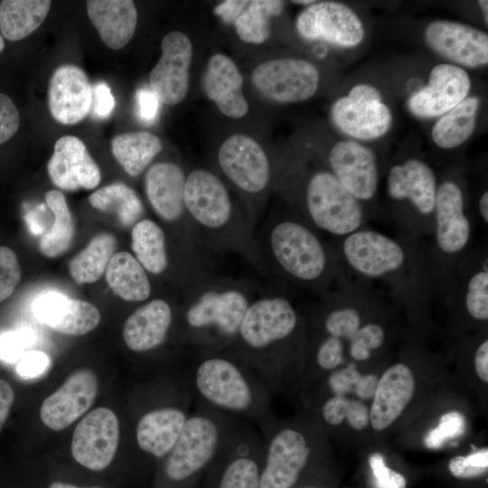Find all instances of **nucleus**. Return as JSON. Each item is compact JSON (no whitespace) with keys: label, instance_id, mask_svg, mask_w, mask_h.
Listing matches in <instances>:
<instances>
[{"label":"nucleus","instance_id":"f257e3e1","mask_svg":"<svg viewBox=\"0 0 488 488\" xmlns=\"http://www.w3.org/2000/svg\"><path fill=\"white\" fill-rule=\"evenodd\" d=\"M331 244L350 277L384 286L411 312L427 310L431 261L423 239L400 232L389 236L366 226Z\"/></svg>","mask_w":488,"mask_h":488},{"label":"nucleus","instance_id":"f03ea898","mask_svg":"<svg viewBox=\"0 0 488 488\" xmlns=\"http://www.w3.org/2000/svg\"><path fill=\"white\" fill-rule=\"evenodd\" d=\"M253 265L283 284L319 296L350 277L331 242L292 209L270 213L256 229Z\"/></svg>","mask_w":488,"mask_h":488},{"label":"nucleus","instance_id":"7ed1b4c3","mask_svg":"<svg viewBox=\"0 0 488 488\" xmlns=\"http://www.w3.org/2000/svg\"><path fill=\"white\" fill-rule=\"evenodd\" d=\"M184 204L196 243L210 255L238 253L253 263L257 227L234 204L228 187L212 171L186 175Z\"/></svg>","mask_w":488,"mask_h":488},{"label":"nucleus","instance_id":"20e7f679","mask_svg":"<svg viewBox=\"0 0 488 488\" xmlns=\"http://www.w3.org/2000/svg\"><path fill=\"white\" fill-rule=\"evenodd\" d=\"M256 291L249 280L216 272L186 288L182 316L192 341L211 347L234 343Z\"/></svg>","mask_w":488,"mask_h":488},{"label":"nucleus","instance_id":"39448f33","mask_svg":"<svg viewBox=\"0 0 488 488\" xmlns=\"http://www.w3.org/2000/svg\"><path fill=\"white\" fill-rule=\"evenodd\" d=\"M305 178L291 209L316 232L339 239L367 226L370 216L364 206L328 169Z\"/></svg>","mask_w":488,"mask_h":488},{"label":"nucleus","instance_id":"423d86ee","mask_svg":"<svg viewBox=\"0 0 488 488\" xmlns=\"http://www.w3.org/2000/svg\"><path fill=\"white\" fill-rule=\"evenodd\" d=\"M437 184L434 169L418 157L406 158L389 168L388 209L398 232L419 239L431 237Z\"/></svg>","mask_w":488,"mask_h":488},{"label":"nucleus","instance_id":"0eeeda50","mask_svg":"<svg viewBox=\"0 0 488 488\" xmlns=\"http://www.w3.org/2000/svg\"><path fill=\"white\" fill-rule=\"evenodd\" d=\"M460 308L477 323L488 320L487 245L472 247L448 262L431 263L428 305Z\"/></svg>","mask_w":488,"mask_h":488},{"label":"nucleus","instance_id":"6e6552de","mask_svg":"<svg viewBox=\"0 0 488 488\" xmlns=\"http://www.w3.org/2000/svg\"><path fill=\"white\" fill-rule=\"evenodd\" d=\"M299 324L300 315L287 294H260L247 309L234 343L249 353L265 354L294 337Z\"/></svg>","mask_w":488,"mask_h":488},{"label":"nucleus","instance_id":"1a4fd4ad","mask_svg":"<svg viewBox=\"0 0 488 488\" xmlns=\"http://www.w3.org/2000/svg\"><path fill=\"white\" fill-rule=\"evenodd\" d=\"M474 221L463 185L454 178L437 184L433 212L430 261L440 264L455 259L473 246Z\"/></svg>","mask_w":488,"mask_h":488},{"label":"nucleus","instance_id":"9d476101","mask_svg":"<svg viewBox=\"0 0 488 488\" xmlns=\"http://www.w3.org/2000/svg\"><path fill=\"white\" fill-rule=\"evenodd\" d=\"M217 163L221 174L240 193L249 197L247 211L257 227L255 202L264 194L271 181L267 154L252 137L244 134L229 136L220 146Z\"/></svg>","mask_w":488,"mask_h":488},{"label":"nucleus","instance_id":"9b49d317","mask_svg":"<svg viewBox=\"0 0 488 488\" xmlns=\"http://www.w3.org/2000/svg\"><path fill=\"white\" fill-rule=\"evenodd\" d=\"M331 118L343 133L363 140L382 136L392 124L391 111L380 91L367 83L355 85L347 96L338 99L331 108Z\"/></svg>","mask_w":488,"mask_h":488},{"label":"nucleus","instance_id":"f8f14e48","mask_svg":"<svg viewBox=\"0 0 488 488\" xmlns=\"http://www.w3.org/2000/svg\"><path fill=\"white\" fill-rule=\"evenodd\" d=\"M185 180L184 171L179 164L159 162L146 171L145 191L154 211L164 222L174 226L178 239L199 248L185 209Z\"/></svg>","mask_w":488,"mask_h":488},{"label":"nucleus","instance_id":"ddd939ff","mask_svg":"<svg viewBox=\"0 0 488 488\" xmlns=\"http://www.w3.org/2000/svg\"><path fill=\"white\" fill-rule=\"evenodd\" d=\"M251 80L266 99L296 103L315 94L320 74L317 67L306 60L280 58L260 63L252 72Z\"/></svg>","mask_w":488,"mask_h":488},{"label":"nucleus","instance_id":"4468645a","mask_svg":"<svg viewBox=\"0 0 488 488\" xmlns=\"http://www.w3.org/2000/svg\"><path fill=\"white\" fill-rule=\"evenodd\" d=\"M296 27L306 40H321L343 48H353L364 38V27L357 14L334 1H314L298 14Z\"/></svg>","mask_w":488,"mask_h":488},{"label":"nucleus","instance_id":"2eb2a0df","mask_svg":"<svg viewBox=\"0 0 488 488\" xmlns=\"http://www.w3.org/2000/svg\"><path fill=\"white\" fill-rule=\"evenodd\" d=\"M328 170L366 209L375 200L379 186V166L375 154L352 139L335 143L330 149Z\"/></svg>","mask_w":488,"mask_h":488},{"label":"nucleus","instance_id":"dca6fc26","mask_svg":"<svg viewBox=\"0 0 488 488\" xmlns=\"http://www.w3.org/2000/svg\"><path fill=\"white\" fill-rule=\"evenodd\" d=\"M119 422L110 408L88 413L76 426L70 445L74 460L91 471H102L114 459L119 443Z\"/></svg>","mask_w":488,"mask_h":488},{"label":"nucleus","instance_id":"f3484780","mask_svg":"<svg viewBox=\"0 0 488 488\" xmlns=\"http://www.w3.org/2000/svg\"><path fill=\"white\" fill-rule=\"evenodd\" d=\"M195 384L200 394L219 408L245 411L252 405V389L230 359L217 355L203 359L196 369Z\"/></svg>","mask_w":488,"mask_h":488},{"label":"nucleus","instance_id":"a211bd4d","mask_svg":"<svg viewBox=\"0 0 488 488\" xmlns=\"http://www.w3.org/2000/svg\"><path fill=\"white\" fill-rule=\"evenodd\" d=\"M161 50V57L149 74L150 89L160 102L177 105L188 93L192 45L186 34L173 31L163 38Z\"/></svg>","mask_w":488,"mask_h":488},{"label":"nucleus","instance_id":"6ab92c4d","mask_svg":"<svg viewBox=\"0 0 488 488\" xmlns=\"http://www.w3.org/2000/svg\"><path fill=\"white\" fill-rule=\"evenodd\" d=\"M218 443L219 429L213 420L201 415L187 418L166 460L168 478L182 481L201 470L214 455Z\"/></svg>","mask_w":488,"mask_h":488},{"label":"nucleus","instance_id":"aec40b11","mask_svg":"<svg viewBox=\"0 0 488 488\" xmlns=\"http://www.w3.org/2000/svg\"><path fill=\"white\" fill-rule=\"evenodd\" d=\"M427 44L459 67L477 68L488 63V34L472 25L436 20L425 29Z\"/></svg>","mask_w":488,"mask_h":488},{"label":"nucleus","instance_id":"412c9836","mask_svg":"<svg viewBox=\"0 0 488 488\" xmlns=\"http://www.w3.org/2000/svg\"><path fill=\"white\" fill-rule=\"evenodd\" d=\"M470 89L471 80L464 68L440 63L432 68L428 83L408 98L407 106L418 117H439L466 99Z\"/></svg>","mask_w":488,"mask_h":488},{"label":"nucleus","instance_id":"4be33fe9","mask_svg":"<svg viewBox=\"0 0 488 488\" xmlns=\"http://www.w3.org/2000/svg\"><path fill=\"white\" fill-rule=\"evenodd\" d=\"M98 392L99 379L96 373L89 369L77 370L43 400L40 418L50 429L61 431L91 407Z\"/></svg>","mask_w":488,"mask_h":488},{"label":"nucleus","instance_id":"5701e85b","mask_svg":"<svg viewBox=\"0 0 488 488\" xmlns=\"http://www.w3.org/2000/svg\"><path fill=\"white\" fill-rule=\"evenodd\" d=\"M47 171L52 182L64 191L91 190L101 179L85 144L73 136H63L56 141Z\"/></svg>","mask_w":488,"mask_h":488},{"label":"nucleus","instance_id":"b1692460","mask_svg":"<svg viewBox=\"0 0 488 488\" xmlns=\"http://www.w3.org/2000/svg\"><path fill=\"white\" fill-rule=\"evenodd\" d=\"M91 102L92 89L82 69L65 64L53 71L48 86V107L56 121L64 125L81 121Z\"/></svg>","mask_w":488,"mask_h":488},{"label":"nucleus","instance_id":"393cba45","mask_svg":"<svg viewBox=\"0 0 488 488\" xmlns=\"http://www.w3.org/2000/svg\"><path fill=\"white\" fill-rule=\"evenodd\" d=\"M310 453L304 436L284 428L271 439L266 465L259 475V488H290L296 482Z\"/></svg>","mask_w":488,"mask_h":488},{"label":"nucleus","instance_id":"a878e982","mask_svg":"<svg viewBox=\"0 0 488 488\" xmlns=\"http://www.w3.org/2000/svg\"><path fill=\"white\" fill-rule=\"evenodd\" d=\"M33 312L40 322L66 335L86 334L100 321L99 311L92 304L56 292L40 296L33 305Z\"/></svg>","mask_w":488,"mask_h":488},{"label":"nucleus","instance_id":"bb28decb","mask_svg":"<svg viewBox=\"0 0 488 488\" xmlns=\"http://www.w3.org/2000/svg\"><path fill=\"white\" fill-rule=\"evenodd\" d=\"M243 77L235 62L228 56L216 53L205 67L202 87L207 96L226 117L241 118L249 110L242 91Z\"/></svg>","mask_w":488,"mask_h":488},{"label":"nucleus","instance_id":"cd10ccee","mask_svg":"<svg viewBox=\"0 0 488 488\" xmlns=\"http://www.w3.org/2000/svg\"><path fill=\"white\" fill-rule=\"evenodd\" d=\"M174 321V309L164 298H154L137 307L125 321L123 340L136 352H145L161 346L166 340Z\"/></svg>","mask_w":488,"mask_h":488},{"label":"nucleus","instance_id":"c85d7f7f","mask_svg":"<svg viewBox=\"0 0 488 488\" xmlns=\"http://www.w3.org/2000/svg\"><path fill=\"white\" fill-rule=\"evenodd\" d=\"M415 389V380L410 368L396 363L385 371L373 395L370 420L376 430L389 427L410 401Z\"/></svg>","mask_w":488,"mask_h":488},{"label":"nucleus","instance_id":"c756f323","mask_svg":"<svg viewBox=\"0 0 488 488\" xmlns=\"http://www.w3.org/2000/svg\"><path fill=\"white\" fill-rule=\"evenodd\" d=\"M87 12L108 48L122 49L134 36L137 11L133 1L89 0L87 1Z\"/></svg>","mask_w":488,"mask_h":488},{"label":"nucleus","instance_id":"7c9ffc66","mask_svg":"<svg viewBox=\"0 0 488 488\" xmlns=\"http://www.w3.org/2000/svg\"><path fill=\"white\" fill-rule=\"evenodd\" d=\"M186 419L185 413L176 408H162L145 413L136 426L139 447L156 457L169 454Z\"/></svg>","mask_w":488,"mask_h":488},{"label":"nucleus","instance_id":"2f4dec72","mask_svg":"<svg viewBox=\"0 0 488 488\" xmlns=\"http://www.w3.org/2000/svg\"><path fill=\"white\" fill-rule=\"evenodd\" d=\"M106 280L114 294L125 301L143 302L151 296L147 272L127 251L114 254L106 268Z\"/></svg>","mask_w":488,"mask_h":488},{"label":"nucleus","instance_id":"473e14b6","mask_svg":"<svg viewBox=\"0 0 488 488\" xmlns=\"http://www.w3.org/2000/svg\"><path fill=\"white\" fill-rule=\"evenodd\" d=\"M131 249L147 273L161 276L168 272L167 235L155 221L141 219L131 228Z\"/></svg>","mask_w":488,"mask_h":488},{"label":"nucleus","instance_id":"72a5a7b5","mask_svg":"<svg viewBox=\"0 0 488 488\" xmlns=\"http://www.w3.org/2000/svg\"><path fill=\"white\" fill-rule=\"evenodd\" d=\"M479 107L478 97H467L440 116L431 130L433 142L443 149H453L463 145L475 128Z\"/></svg>","mask_w":488,"mask_h":488},{"label":"nucleus","instance_id":"f704fd0d","mask_svg":"<svg viewBox=\"0 0 488 488\" xmlns=\"http://www.w3.org/2000/svg\"><path fill=\"white\" fill-rule=\"evenodd\" d=\"M162 149L161 139L145 131L123 133L111 141L113 155L132 177L141 174Z\"/></svg>","mask_w":488,"mask_h":488},{"label":"nucleus","instance_id":"c9c22d12","mask_svg":"<svg viewBox=\"0 0 488 488\" xmlns=\"http://www.w3.org/2000/svg\"><path fill=\"white\" fill-rule=\"evenodd\" d=\"M49 0H3L0 2V31L10 41H20L33 33L46 18Z\"/></svg>","mask_w":488,"mask_h":488},{"label":"nucleus","instance_id":"e433bc0d","mask_svg":"<svg viewBox=\"0 0 488 488\" xmlns=\"http://www.w3.org/2000/svg\"><path fill=\"white\" fill-rule=\"evenodd\" d=\"M89 202L95 209L115 215L124 228H132L145 211L137 193L123 183H114L98 189L90 194Z\"/></svg>","mask_w":488,"mask_h":488},{"label":"nucleus","instance_id":"4c0bfd02","mask_svg":"<svg viewBox=\"0 0 488 488\" xmlns=\"http://www.w3.org/2000/svg\"><path fill=\"white\" fill-rule=\"evenodd\" d=\"M116 247L117 240L111 233L102 232L93 237L87 247L69 263L73 280L83 285L99 279L114 256Z\"/></svg>","mask_w":488,"mask_h":488},{"label":"nucleus","instance_id":"58836bf2","mask_svg":"<svg viewBox=\"0 0 488 488\" xmlns=\"http://www.w3.org/2000/svg\"><path fill=\"white\" fill-rule=\"evenodd\" d=\"M45 201L54 216L51 229L39 241L41 252L48 258L63 254L74 239V222L64 195L56 190L45 193Z\"/></svg>","mask_w":488,"mask_h":488},{"label":"nucleus","instance_id":"ea45409f","mask_svg":"<svg viewBox=\"0 0 488 488\" xmlns=\"http://www.w3.org/2000/svg\"><path fill=\"white\" fill-rule=\"evenodd\" d=\"M285 6L278 0H253L234 22L239 38L248 43L260 44L270 35V17L282 13Z\"/></svg>","mask_w":488,"mask_h":488},{"label":"nucleus","instance_id":"a19ab883","mask_svg":"<svg viewBox=\"0 0 488 488\" xmlns=\"http://www.w3.org/2000/svg\"><path fill=\"white\" fill-rule=\"evenodd\" d=\"M323 416L325 421L333 426L340 425L347 418L350 426L356 430L364 429L370 419L366 405L338 395L325 401L323 406Z\"/></svg>","mask_w":488,"mask_h":488},{"label":"nucleus","instance_id":"79ce46f5","mask_svg":"<svg viewBox=\"0 0 488 488\" xmlns=\"http://www.w3.org/2000/svg\"><path fill=\"white\" fill-rule=\"evenodd\" d=\"M378 380L374 374H361L355 363L350 362L348 366L333 371L328 382L335 395L354 392L361 399H370L375 393Z\"/></svg>","mask_w":488,"mask_h":488},{"label":"nucleus","instance_id":"37998d69","mask_svg":"<svg viewBox=\"0 0 488 488\" xmlns=\"http://www.w3.org/2000/svg\"><path fill=\"white\" fill-rule=\"evenodd\" d=\"M387 332L383 324L371 321L365 323L350 340L349 353L354 361H367L373 352L383 347Z\"/></svg>","mask_w":488,"mask_h":488},{"label":"nucleus","instance_id":"c03bdc74","mask_svg":"<svg viewBox=\"0 0 488 488\" xmlns=\"http://www.w3.org/2000/svg\"><path fill=\"white\" fill-rule=\"evenodd\" d=\"M219 488H259L257 463L248 457H239L226 468Z\"/></svg>","mask_w":488,"mask_h":488},{"label":"nucleus","instance_id":"a18cd8bd","mask_svg":"<svg viewBox=\"0 0 488 488\" xmlns=\"http://www.w3.org/2000/svg\"><path fill=\"white\" fill-rule=\"evenodd\" d=\"M465 429V418L457 411L444 414L437 427L428 432L425 437V445L427 448L437 449L447 441L462 436Z\"/></svg>","mask_w":488,"mask_h":488},{"label":"nucleus","instance_id":"49530a36","mask_svg":"<svg viewBox=\"0 0 488 488\" xmlns=\"http://www.w3.org/2000/svg\"><path fill=\"white\" fill-rule=\"evenodd\" d=\"M488 469V449L482 448L467 455H457L448 463L449 472L456 478L470 479L484 474Z\"/></svg>","mask_w":488,"mask_h":488},{"label":"nucleus","instance_id":"de8ad7c7","mask_svg":"<svg viewBox=\"0 0 488 488\" xmlns=\"http://www.w3.org/2000/svg\"><path fill=\"white\" fill-rule=\"evenodd\" d=\"M21 279V269L15 253L0 246V302L9 297Z\"/></svg>","mask_w":488,"mask_h":488},{"label":"nucleus","instance_id":"09e8293b","mask_svg":"<svg viewBox=\"0 0 488 488\" xmlns=\"http://www.w3.org/2000/svg\"><path fill=\"white\" fill-rule=\"evenodd\" d=\"M375 488H406V478L399 473L388 467L384 456L373 453L369 457Z\"/></svg>","mask_w":488,"mask_h":488},{"label":"nucleus","instance_id":"8fccbe9b","mask_svg":"<svg viewBox=\"0 0 488 488\" xmlns=\"http://www.w3.org/2000/svg\"><path fill=\"white\" fill-rule=\"evenodd\" d=\"M33 334L29 331L6 332L0 336V358L14 362L25 353L33 343Z\"/></svg>","mask_w":488,"mask_h":488},{"label":"nucleus","instance_id":"3c124183","mask_svg":"<svg viewBox=\"0 0 488 488\" xmlns=\"http://www.w3.org/2000/svg\"><path fill=\"white\" fill-rule=\"evenodd\" d=\"M317 364L324 370H333L344 361V345L339 339L324 336L315 352Z\"/></svg>","mask_w":488,"mask_h":488},{"label":"nucleus","instance_id":"603ef678","mask_svg":"<svg viewBox=\"0 0 488 488\" xmlns=\"http://www.w3.org/2000/svg\"><path fill=\"white\" fill-rule=\"evenodd\" d=\"M19 112L13 100L0 93V144L8 141L18 130Z\"/></svg>","mask_w":488,"mask_h":488},{"label":"nucleus","instance_id":"864d4df0","mask_svg":"<svg viewBox=\"0 0 488 488\" xmlns=\"http://www.w3.org/2000/svg\"><path fill=\"white\" fill-rule=\"evenodd\" d=\"M50 364L47 354L40 351L24 353L16 367L18 374L25 379L36 378L42 374Z\"/></svg>","mask_w":488,"mask_h":488},{"label":"nucleus","instance_id":"5fc2aeb1","mask_svg":"<svg viewBox=\"0 0 488 488\" xmlns=\"http://www.w3.org/2000/svg\"><path fill=\"white\" fill-rule=\"evenodd\" d=\"M115 107V99L106 82L97 83L92 89V113L98 118H107Z\"/></svg>","mask_w":488,"mask_h":488},{"label":"nucleus","instance_id":"6e6d98bb","mask_svg":"<svg viewBox=\"0 0 488 488\" xmlns=\"http://www.w3.org/2000/svg\"><path fill=\"white\" fill-rule=\"evenodd\" d=\"M159 99L148 89H138L136 93V114L145 124H152L157 117Z\"/></svg>","mask_w":488,"mask_h":488},{"label":"nucleus","instance_id":"4d7b16f0","mask_svg":"<svg viewBox=\"0 0 488 488\" xmlns=\"http://www.w3.org/2000/svg\"><path fill=\"white\" fill-rule=\"evenodd\" d=\"M249 1L227 0L215 6L213 13L225 23H234L235 20L244 10Z\"/></svg>","mask_w":488,"mask_h":488},{"label":"nucleus","instance_id":"13d9d810","mask_svg":"<svg viewBox=\"0 0 488 488\" xmlns=\"http://www.w3.org/2000/svg\"><path fill=\"white\" fill-rule=\"evenodd\" d=\"M14 399V393L10 384L0 380V431L8 418Z\"/></svg>","mask_w":488,"mask_h":488},{"label":"nucleus","instance_id":"bf43d9fd","mask_svg":"<svg viewBox=\"0 0 488 488\" xmlns=\"http://www.w3.org/2000/svg\"><path fill=\"white\" fill-rule=\"evenodd\" d=\"M474 369L478 377L488 382V340L479 343L474 353Z\"/></svg>","mask_w":488,"mask_h":488},{"label":"nucleus","instance_id":"052dcab7","mask_svg":"<svg viewBox=\"0 0 488 488\" xmlns=\"http://www.w3.org/2000/svg\"><path fill=\"white\" fill-rule=\"evenodd\" d=\"M48 488H100L97 486L93 487H80L76 486L70 483H61V482H54L49 485Z\"/></svg>","mask_w":488,"mask_h":488},{"label":"nucleus","instance_id":"680f3d73","mask_svg":"<svg viewBox=\"0 0 488 488\" xmlns=\"http://www.w3.org/2000/svg\"><path fill=\"white\" fill-rule=\"evenodd\" d=\"M478 5L482 10V14L483 16V20L485 23H488V1L486 0H480L478 1Z\"/></svg>","mask_w":488,"mask_h":488},{"label":"nucleus","instance_id":"e2e57ef3","mask_svg":"<svg viewBox=\"0 0 488 488\" xmlns=\"http://www.w3.org/2000/svg\"><path fill=\"white\" fill-rule=\"evenodd\" d=\"M293 3L295 4H298V5H312L314 1H311V0H306V1H292Z\"/></svg>","mask_w":488,"mask_h":488},{"label":"nucleus","instance_id":"0e129e2a","mask_svg":"<svg viewBox=\"0 0 488 488\" xmlns=\"http://www.w3.org/2000/svg\"><path fill=\"white\" fill-rule=\"evenodd\" d=\"M4 48H5V42H4L2 34L0 33V52L4 50Z\"/></svg>","mask_w":488,"mask_h":488}]
</instances>
